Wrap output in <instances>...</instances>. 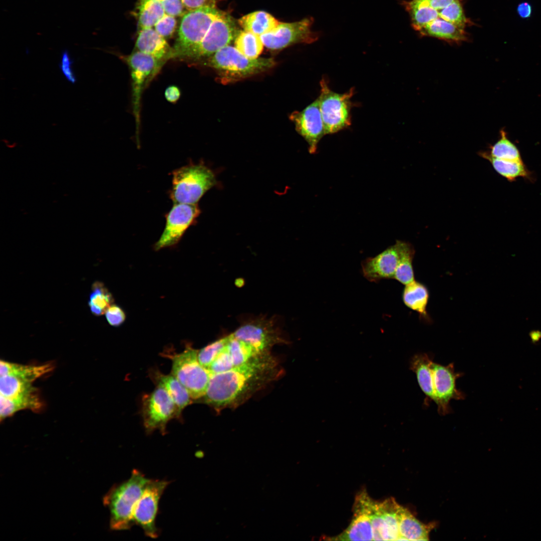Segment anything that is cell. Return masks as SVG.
Returning a JSON list of instances; mask_svg holds the SVG:
<instances>
[{"label":"cell","mask_w":541,"mask_h":541,"mask_svg":"<svg viewBox=\"0 0 541 541\" xmlns=\"http://www.w3.org/2000/svg\"><path fill=\"white\" fill-rule=\"evenodd\" d=\"M399 258L394 279L406 285L414 281L413 259L415 249L409 242L398 240Z\"/></svg>","instance_id":"cell-29"},{"label":"cell","mask_w":541,"mask_h":541,"mask_svg":"<svg viewBox=\"0 0 541 541\" xmlns=\"http://www.w3.org/2000/svg\"><path fill=\"white\" fill-rule=\"evenodd\" d=\"M168 484L164 480L149 479L134 508V524L140 526L144 534L152 538L158 536L156 518L159 502Z\"/></svg>","instance_id":"cell-13"},{"label":"cell","mask_w":541,"mask_h":541,"mask_svg":"<svg viewBox=\"0 0 541 541\" xmlns=\"http://www.w3.org/2000/svg\"><path fill=\"white\" fill-rule=\"evenodd\" d=\"M480 156L488 160L494 170L509 181H513L518 177L530 180L532 179L531 172L527 168L522 160H510L498 159L481 152Z\"/></svg>","instance_id":"cell-28"},{"label":"cell","mask_w":541,"mask_h":541,"mask_svg":"<svg viewBox=\"0 0 541 541\" xmlns=\"http://www.w3.org/2000/svg\"><path fill=\"white\" fill-rule=\"evenodd\" d=\"M365 503L371 519L373 540H389L388 530L380 502L373 500L366 492L365 495Z\"/></svg>","instance_id":"cell-32"},{"label":"cell","mask_w":541,"mask_h":541,"mask_svg":"<svg viewBox=\"0 0 541 541\" xmlns=\"http://www.w3.org/2000/svg\"><path fill=\"white\" fill-rule=\"evenodd\" d=\"M229 335L220 338L198 350V359L204 367L209 369L218 354L226 346Z\"/></svg>","instance_id":"cell-38"},{"label":"cell","mask_w":541,"mask_h":541,"mask_svg":"<svg viewBox=\"0 0 541 541\" xmlns=\"http://www.w3.org/2000/svg\"><path fill=\"white\" fill-rule=\"evenodd\" d=\"M135 50L151 55L162 65L174 56L173 48L154 28L138 31Z\"/></svg>","instance_id":"cell-20"},{"label":"cell","mask_w":541,"mask_h":541,"mask_svg":"<svg viewBox=\"0 0 541 541\" xmlns=\"http://www.w3.org/2000/svg\"><path fill=\"white\" fill-rule=\"evenodd\" d=\"M290 117L297 132L307 142L310 153H315L319 141L326 135L318 98L303 110L293 112Z\"/></svg>","instance_id":"cell-17"},{"label":"cell","mask_w":541,"mask_h":541,"mask_svg":"<svg viewBox=\"0 0 541 541\" xmlns=\"http://www.w3.org/2000/svg\"><path fill=\"white\" fill-rule=\"evenodd\" d=\"M216 183L213 172L204 165H188L173 171L170 197L174 203L196 204Z\"/></svg>","instance_id":"cell-5"},{"label":"cell","mask_w":541,"mask_h":541,"mask_svg":"<svg viewBox=\"0 0 541 541\" xmlns=\"http://www.w3.org/2000/svg\"><path fill=\"white\" fill-rule=\"evenodd\" d=\"M429 298L427 287L415 280L406 285L402 293V300L405 305L417 312L421 318L427 321L429 320L426 311Z\"/></svg>","instance_id":"cell-25"},{"label":"cell","mask_w":541,"mask_h":541,"mask_svg":"<svg viewBox=\"0 0 541 541\" xmlns=\"http://www.w3.org/2000/svg\"><path fill=\"white\" fill-rule=\"evenodd\" d=\"M491 157L505 160H522L519 150L507 137L505 131L501 130L499 139L490 147L489 153Z\"/></svg>","instance_id":"cell-36"},{"label":"cell","mask_w":541,"mask_h":541,"mask_svg":"<svg viewBox=\"0 0 541 541\" xmlns=\"http://www.w3.org/2000/svg\"><path fill=\"white\" fill-rule=\"evenodd\" d=\"M105 316L109 325L113 327L120 326L126 319V315L122 309L113 304L106 311Z\"/></svg>","instance_id":"cell-43"},{"label":"cell","mask_w":541,"mask_h":541,"mask_svg":"<svg viewBox=\"0 0 541 541\" xmlns=\"http://www.w3.org/2000/svg\"><path fill=\"white\" fill-rule=\"evenodd\" d=\"M312 17L292 23L280 22L272 32L260 36L264 46L271 50H280L291 45L311 44L317 41L319 35L312 30Z\"/></svg>","instance_id":"cell-11"},{"label":"cell","mask_w":541,"mask_h":541,"mask_svg":"<svg viewBox=\"0 0 541 541\" xmlns=\"http://www.w3.org/2000/svg\"><path fill=\"white\" fill-rule=\"evenodd\" d=\"M516 10L519 16L522 19H528L532 14V7L528 2L520 3Z\"/></svg>","instance_id":"cell-46"},{"label":"cell","mask_w":541,"mask_h":541,"mask_svg":"<svg viewBox=\"0 0 541 541\" xmlns=\"http://www.w3.org/2000/svg\"><path fill=\"white\" fill-rule=\"evenodd\" d=\"M121 57L128 64L130 71L133 113L138 129L143 90L148 81L154 76L162 65L151 55L135 50L130 55Z\"/></svg>","instance_id":"cell-14"},{"label":"cell","mask_w":541,"mask_h":541,"mask_svg":"<svg viewBox=\"0 0 541 541\" xmlns=\"http://www.w3.org/2000/svg\"><path fill=\"white\" fill-rule=\"evenodd\" d=\"M463 0L402 1L413 28L421 36L459 43L468 39L465 29L472 23L463 8Z\"/></svg>","instance_id":"cell-2"},{"label":"cell","mask_w":541,"mask_h":541,"mask_svg":"<svg viewBox=\"0 0 541 541\" xmlns=\"http://www.w3.org/2000/svg\"><path fill=\"white\" fill-rule=\"evenodd\" d=\"M215 8H202L187 12L180 23L178 37L173 47L174 58L180 59L203 38L212 23L224 14Z\"/></svg>","instance_id":"cell-7"},{"label":"cell","mask_w":541,"mask_h":541,"mask_svg":"<svg viewBox=\"0 0 541 541\" xmlns=\"http://www.w3.org/2000/svg\"><path fill=\"white\" fill-rule=\"evenodd\" d=\"M199 213L196 204L174 203L166 216L164 229L154 248L157 250L176 244Z\"/></svg>","instance_id":"cell-16"},{"label":"cell","mask_w":541,"mask_h":541,"mask_svg":"<svg viewBox=\"0 0 541 541\" xmlns=\"http://www.w3.org/2000/svg\"><path fill=\"white\" fill-rule=\"evenodd\" d=\"M198 350L187 344L180 353H165L172 361V373L189 392L193 400L204 395L212 373L199 362Z\"/></svg>","instance_id":"cell-6"},{"label":"cell","mask_w":541,"mask_h":541,"mask_svg":"<svg viewBox=\"0 0 541 541\" xmlns=\"http://www.w3.org/2000/svg\"><path fill=\"white\" fill-rule=\"evenodd\" d=\"M164 95L168 102L174 103L179 99L181 92L180 89L177 86L171 85L166 89Z\"/></svg>","instance_id":"cell-45"},{"label":"cell","mask_w":541,"mask_h":541,"mask_svg":"<svg viewBox=\"0 0 541 541\" xmlns=\"http://www.w3.org/2000/svg\"><path fill=\"white\" fill-rule=\"evenodd\" d=\"M399 258L398 241L374 257L362 262L364 277L369 281L378 282L383 279H394Z\"/></svg>","instance_id":"cell-18"},{"label":"cell","mask_w":541,"mask_h":541,"mask_svg":"<svg viewBox=\"0 0 541 541\" xmlns=\"http://www.w3.org/2000/svg\"><path fill=\"white\" fill-rule=\"evenodd\" d=\"M237 24L231 16L225 12L212 23L202 40L180 59L196 61L212 56L234 41L240 31Z\"/></svg>","instance_id":"cell-9"},{"label":"cell","mask_w":541,"mask_h":541,"mask_svg":"<svg viewBox=\"0 0 541 541\" xmlns=\"http://www.w3.org/2000/svg\"><path fill=\"white\" fill-rule=\"evenodd\" d=\"M74 63V59L71 58L69 51L67 49L63 50L59 67L66 80L73 84H75L77 81L73 68Z\"/></svg>","instance_id":"cell-40"},{"label":"cell","mask_w":541,"mask_h":541,"mask_svg":"<svg viewBox=\"0 0 541 541\" xmlns=\"http://www.w3.org/2000/svg\"><path fill=\"white\" fill-rule=\"evenodd\" d=\"M149 480L140 471L133 469L130 477L114 486L103 499L110 512V526L114 530H125L134 524L136 504Z\"/></svg>","instance_id":"cell-3"},{"label":"cell","mask_w":541,"mask_h":541,"mask_svg":"<svg viewBox=\"0 0 541 541\" xmlns=\"http://www.w3.org/2000/svg\"><path fill=\"white\" fill-rule=\"evenodd\" d=\"M227 348L234 367L264 353L259 352L249 343L234 338L232 333L229 335Z\"/></svg>","instance_id":"cell-34"},{"label":"cell","mask_w":541,"mask_h":541,"mask_svg":"<svg viewBox=\"0 0 541 541\" xmlns=\"http://www.w3.org/2000/svg\"><path fill=\"white\" fill-rule=\"evenodd\" d=\"M433 361L427 354L420 353L413 356L410 361V369L416 375L418 384L425 395V405L434 401L432 363Z\"/></svg>","instance_id":"cell-24"},{"label":"cell","mask_w":541,"mask_h":541,"mask_svg":"<svg viewBox=\"0 0 541 541\" xmlns=\"http://www.w3.org/2000/svg\"><path fill=\"white\" fill-rule=\"evenodd\" d=\"M280 23L272 15L262 11L250 13L237 21L238 25L243 30L259 36L272 32Z\"/></svg>","instance_id":"cell-27"},{"label":"cell","mask_w":541,"mask_h":541,"mask_svg":"<svg viewBox=\"0 0 541 541\" xmlns=\"http://www.w3.org/2000/svg\"><path fill=\"white\" fill-rule=\"evenodd\" d=\"M167 15L174 17H182L188 11L184 7L182 0H159Z\"/></svg>","instance_id":"cell-42"},{"label":"cell","mask_w":541,"mask_h":541,"mask_svg":"<svg viewBox=\"0 0 541 541\" xmlns=\"http://www.w3.org/2000/svg\"><path fill=\"white\" fill-rule=\"evenodd\" d=\"M149 376L156 386H162L167 391L180 417L182 410L193 401L187 390L171 373L166 375L157 369H152L149 372Z\"/></svg>","instance_id":"cell-21"},{"label":"cell","mask_w":541,"mask_h":541,"mask_svg":"<svg viewBox=\"0 0 541 541\" xmlns=\"http://www.w3.org/2000/svg\"><path fill=\"white\" fill-rule=\"evenodd\" d=\"M138 4V31L153 28L165 14L159 0H139Z\"/></svg>","instance_id":"cell-30"},{"label":"cell","mask_w":541,"mask_h":541,"mask_svg":"<svg viewBox=\"0 0 541 541\" xmlns=\"http://www.w3.org/2000/svg\"><path fill=\"white\" fill-rule=\"evenodd\" d=\"M43 401L36 387L14 397L0 396L1 420L10 417L21 410L30 409L33 411H39L43 408Z\"/></svg>","instance_id":"cell-22"},{"label":"cell","mask_w":541,"mask_h":541,"mask_svg":"<svg viewBox=\"0 0 541 541\" xmlns=\"http://www.w3.org/2000/svg\"><path fill=\"white\" fill-rule=\"evenodd\" d=\"M234 45L239 53L251 59L259 58L264 46L260 36L243 30L236 36Z\"/></svg>","instance_id":"cell-31"},{"label":"cell","mask_w":541,"mask_h":541,"mask_svg":"<svg viewBox=\"0 0 541 541\" xmlns=\"http://www.w3.org/2000/svg\"><path fill=\"white\" fill-rule=\"evenodd\" d=\"M456 372L453 363L447 366L433 362V388L434 402L437 406L440 415H445L451 412L449 402L452 399L463 400L465 394L457 389L456 380L462 376Z\"/></svg>","instance_id":"cell-15"},{"label":"cell","mask_w":541,"mask_h":541,"mask_svg":"<svg viewBox=\"0 0 541 541\" xmlns=\"http://www.w3.org/2000/svg\"><path fill=\"white\" fill-rule=\"evenodd\" d=\"M353 510V518L348 527L341 533L328 539L373 540L371 519L364 501V490L357 495L354 504Z\"/></svg>","instance_id":"cell-19"},{"label":"cell","mask_w":541,"mask_h":541,"mask_svg":"<svg viewBox=\"0 0 541 541\" xmlns=\"http://www.w3.org/2000/svg\"><path fill=\"white\" fill-rule=\"evenodd\" d=\"M380 504L387 528L389 540H399L400 534L398 510L400 504L393 497L380 502Z\"/></svg>","instance_id":"cell-35"},{"label":"cell","mask_w":541,"mask_h":541,"mask_svg":"<svg viewBox=\"0 0 541 541\" xmlns=\"http://www.w3.org/2000/svg\"><path fill=\"white\" fill-rule=\"evenodd\" d=\"M176 25V18L165 14L153 28L160 36L167 39L174 33Z\"/></svg>","instance_id":"cell-41"},{"label":"cell","mask_w":541,"mask_h":541,"mask_svg":"<svg viewBox=\"0 0 541 541\" xmlns=\"http://www.w3.org/2000/svg\"><path fill=\"white\" fill-rule=\"evenodd\" d=\"M35 387L31 383L15 376L6 375L1 376V396L11 398L18 396L30 391Z\"/></svg>","instance_id":"cell-37"},{"label":"cell","mask_w":541,"mask_h":541,"mask_svg":"<svg viewBox=\"0 0 541 541\" xmlns=\"http://www.w3.org/2000/svg\"><path fill=\"white\" fill-rule=\"evenodd\" d=\"M400 540H427L434 524H425L407 508L399 505L398 510Z\"/></svg>","instance_id":"cell-23"},{"label":"cell","mask_w":541,"mask_h":541,"mask_svg":"<svg viewBox=\"0 0 541 541\" xmlns=\"http://www.w3.org/2000/svg\"><path fill=\"white\" fill-rule=\"evenodd\" d=\"M282 373L270 352L262 353L227 371L212 374L205 393L199 401L216 411L234 408Z\"/></svg>","instance_id":"cell-1"},{"label":"cell","mask_w":541,"mask_h":541,"mask_svg":"<svg viewBox=\"0 0 541 541\" xmlns=\"http://www.w3.org/2000/svg\"><path fill=\"white\" fill-rule=\"evenodd\" d=\"M182 2L188 11L202 8L216 7V0H182Z\"/></svg>","instance_id":"cell-44"},{"label":"cell","mask_w":541,"mask_h":541,"mask_svg":"<svg viewBox=\"0 0 541 541\" xmlns=\"http://www.w3.org/2000/svg\"><path fill=\"white\" fill-rule=\"evenodd\" d=\"M232 334L234 338L249 343L260 353L270 352L271 349L278 344H288L274 319L264 317L244 322Z\"/></svg>","instance_id":"cell-12"},{"label":"cell","mask_w":541,"mask_h":541,"mask_svg":"<svg viewBox=\"0 0 541 541\" xmlns=\"http://www.w3.org/2000/svg\"><path fill=\"white\" fill-rule=\"evenodd\" d=\"M234 367L226 345L216 356L208 369L212 374H217L227 371Z\"/></svg>","instance_id":"cell-39"},{"label":"cell","mask_w":541,"mask_h":541,"mask_svg":"<svg viewBox=\"0 0 541 541\" xmlns=\"http://www.w3.org/2000/svg\"><path fill=\"white\" fill-rule=\"evenodd\" d=\"M53 368V365L50 363L40 365H26L1 360L0 375L13 376L33 383L38 378L51 372Z\"/></svg>","instance_id":"cell-26"},{"label":"cell","mask_w":541,"mask_h":541,"mask_svg":"<svg viewBox=\"0 0 541 541\" xmlns=\"http://www.w3.org/2000/svg\"><path fill=\"white\" fill-rule=\"evenodd\" d=\"M206 60V64L217 72L221 82L224 84L265 72L275 65L272 58L249 59L234 47L229 45L220 49Z\"/></svg>","instance_id":"cell-4"},{"label":"cell","mask_w":541,"mask_h":541,"mask_svg":"<svg viewBox=\"0 0 541 541\" xmlns=\"http://www.w3.org/2000/svg\"><path fill=\"white\" fill-rule=\"evenodd\" d=\"M141 414L148 434L158 430L164 434L168 422L174 418H180L171 397L160 386H156L152 392L143 397Z\"/></svg>","instance_id":"cell-10"},{"label":"cell","mask_w":541,"mask_h":541,"mask_svg":"<svg viewBox=\"0 0 541 541\" xmlns=\"http://www.w3.org/2000/svg\"><path fill=\"white\" fill-rule=\"evenodd\" d=\"M354 93V88L343 94L334 92L326 79H322L318 98L326 134L337 133L351 125V100Z\"/></svg>","instance_id":"cell-8"},{"label":"cell","mask_w":541,"mask_h":541,"mask_svg":"<svg viewBox=\"0 0 541 541\" xmlns=\"http://www.w3.org/2000/svg\"><path fill=\"white\" fill-rule=\"evenodd\" d=\"M113 302L112 295L104 284L96 281L92 284L88 305L93 315L100 316L105 314Z\"/></svg>","instance_id":"cell-33"}]
</instances>
